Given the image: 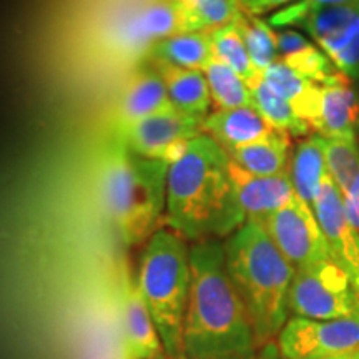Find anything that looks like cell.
Instances as JSON below:
<instances>
[{
	"instance_id": "cell-1",
	"label": "cell",
	"mask_w": 359,
	"mask_h": 359,
	"mask_svg": "<svg viewBox=\"0 0 359 359\" xmlns=\"http://www.w3.org/2000/svg\"><path fill=\"white\" fill-rule=\"evenodd\" d=\"M168 228L188 241L219 240L246 223L230 173V156L212 137L198 135L170 163Z\"/></svg>"
},
{
	"instance_id": "cell-2",
	"label": "cell",
	"mask_w": 359,
	"mask_h": 359,
	"mask_svg": "<svg viewBox=\"0 0 359 359\" xmlns=\"http://www.w3.org/2000/svg\"><path fill=\"white\" fill-rule=\"evenodd\" d=\"M190 266L183 359H219L257 348L250 316L228 275L222 241L193 243Z\"/></svg>"
},
{
	"instance_id": "cell-3",
	"label": "cell",
	"mask_w": 359,
	"mask_h": 359,
	"mask_svg": "<svg viewBox=\"0 0 359 359\" xmlns=\"http://www.w3.org/2000/svg\"><path fill=\"white\" fill-rule=\"evenodd\" d=\"M228 275L248 313L259 344L276 341L290 320V288L296 269L257 222L224 238Z\"/></svg>"
},
{
	"instance_id": "cell-4",
	"label": "cell",
	"mask_w": 359,
	"mask_h": 359,
	"mask_svg": "<svg viewBox=\"0 0 359 359\" xmlns=\"http://www.w3.org/2000/svg\"><path fill=\"white\" fill-rule=\"evenodd\" d=\"M170 163L147 158L114 140L100 163V195L125 245L147 243L167 212Z\"/></svg>"
},
{
	"instance_id": "cell-5",
	"label": "cell",
	"mask_w": 359,
	"mask_h": 359,
	"mask_svg": "<svg viewBox=\"0 0 359 359\" xmlns=\"http://www.w3.org/2000/svg\"><path fill=\"white\" fill-rule=\"evenodd\" d=\"M137 283L170 359H183V325L191 286L187 238L172 228L156 230L143 246Z\"/></svg>"
},
{
	"instance_id": "cell-6",
	"label": "cell",
	"mask_w": 359,
	"mask_h": 359,
	"mask_svg": "<svg viewBox=\"0 0 359 359\" xmlns=\"http://www.w3.org/2000/svg\"><path fill=\"white\" fill-rule=\"evenodd\" d=\"M359 313V294L333 259L296 269L290 288V314L330 321Z\"/></svg>"
},
{
	"instance_id": "cell-7",
	"label": "cell",
	"mask_w": 359,
	"mask_h": 359,
	"mask_svg": "<svg viewBox=\"0 0 359 359\" xmlns=\"http://www.w3.org/2000/svg\"><path fill=\"white\" fill-rule=\"evenodd\" d=\"M276 248L294 269L330 262V246L313 208L294 196L262 223Z\"/></svg>"
},
{
	"instance_id": "cell-8",
	"label": "cell",
	"mask_w": 359,
	"mask_h": 359,
	"mask_svg": "<svg viewBox=\"0 0 359 359\" xmlns=\"http://www.w3.org/2000/svg\"><path fill=\"white\" fill-rule=\"evenodd\" d=\"M291 27L303 29L341 74L359 83V0L308 12Z\"/></svg>"
},
{
	"instance_id": "cell-9",
	"label": "cell",
	"mask_w": 359,
	"mask_h": 359,
	"mask_svg": "<svg viewBox=\"0 0 359 359\" xmlns=\"http://www.w3.org/2000/svg\"><path fill=\"white\" fill-rule=\"evenodd\" d=\"M285 359H326L359 349V313L318 321L291 316L276 338Z\"/></svg>"
},
{
	"instance_id": "cell-10",
	"label": "cell",
	"mask_w": 359,
	"mask_h": 359,
	"mask_svg": "<svg viewBox=\"0 0 359 359\" xmlns=\"http://www.w3.org/2000/svg\"><path fill=\"white\" fill-rule=\"evenodd\" d=\"M203 123L173 109L116 128V140L133 154L172 163L193 138L203 133Z\"/></svg>"
},
{
	"instance_id": "cell-11",
	"label": "cell",
	"mask_w": 359,
	"mask_h": 359,
	"mask_svg": "<svg viewBox=\"0 0 359 359\" xmlns=\"http://www.w3.org/2000/svg\"><path fill=\"white\" fill-rule=\"evenodd\" d=\"M116 313L123 359H170L137 278L127 268L120 271Z\"/></svg>"
},
{
	"instance_id": "cell-12",
	"label": "cell",
	"mask_w": 359,
	"mask_h": 359,
	"mask_svg": "<svg viewBox=\"0 0 359 359\" xmlns=\"http://www.w3.org/2000/svg\"><path fill=\"white\" fill-rule=\"evenodd\" d=\"M313 212L326 236L331 259L343 269L359 294V231L349 223L344 213L343 196L330 173L325 177Z\"/></svg>"
},
{
	"instance_id": "cell-13",
	"label": "cell",
	"mask_w": 359,
	"mask_h": 359,
	"mask_svg": "<svg viewBox=\"0 0 359 359\" xmlns=\"http://www.w3.org/2000/svg\"><path fill=\"white\" fill-rule=\"evenodd\" d=\"M230 173L246 222L262 223L296 196L290 172L258 177L236 167L230 160Z\"/></svg>"
},
{
	"instance_id": "cell-14",
	"label": "cell",
	"mask_w": 359,
	"mask_h": 359,
	"mask_svg": "<svg viewBox=\"0 0 359 359\" xmlns=\"http://www.w3.org/2000/svg\"><path fill=\"white\" fill-rule=\"evenodd\" d=\"M173 109L163 80L154 65L148 62L135 70L128 83L125 85L116 111V128L127 127L147 116Z\"/></svg>"
},
{
	"instance_id": "cell-15",
	"label": "cell",
	"mask_w": 359,
	"mask_h": 359,
	"mask_svg": "<svg viewBox=\"0 0 359 359\" xmlns=\"http://www.w3.org/2000/svg\"><path fill=\"white\" fill-rule=\"evenodd\" d=\"M314 130L326 138H358L359 95L348 77L321 87L320 116Z\"/></svg>"
},
{
	"instance_id": "cell-16",
	"label": "cell",
	"mask_w": 359,
	"mask_h": 359,
	"mask_svg": "<svg viewBox=\"0 0 359 359\" xmlns=\"http://www.w3.org/2000/svg\"><path fill=\"white\" fill-rule=\"evenodd\" d=\"M275 132L253 105L231 110H217L206 116L203 133L212 137L224 151L251 145Z\"/></svg>"
},
{
	"instance_id": "cell-17",
	"label": "cell",
	"mask_w": 359,
	"mask_h": 359,
	"mask_svg": "<svg viewBox=\"0 0 359 359\" xmlns=\"http://www.w3.org/2000/svg\"><path fill=\"white\" fill-rule=\"evenodd\" d=\"M183 32V17L178 0H151L125 27L123 40L128 48L148 52L158 40Z\"/></svg>"
},
{
	"instance_id": "cell-18",
	"label": "cell",
	"mask_w": 359,
	"mask_h": 359,
	"mask_svg": "<svg viewBox=\"0 0 359 359\" xmlns=\"http://www.w3.org/2000/svg\"><path fill=\"white\" fill-rule=\"evenodd\" d=\"M148 62L160 74L175 109L205 122L212 109V95L203 72L182 69L167 62Z\"/></svg>"
},
{
	"instance_id": "cell-19",
	"label": "cell",
	"mask_w": 359,
	"mask_h": 359,
	"mask_svg": "<svg viewBox=\"0 0 359 359\" xmlns=\"http://www.w3.org/2000/svg\"><path fill=\"white\" fill-rule=\"evenodd\" d=\"M263 82L293 107L296 115L314 130L320 116L321 85L304 79L280 58L263 72Z\"/></svg>"
},
{
	"instance_id": "cell-20",
	"label": "cell",
	"mask_w": 359,
	"mask_h": 359,
	"mask_svg": "<svg viewBox=\"0 0 359 359\" xmlns=\"http://www.w3.org/2000/svg\"><path fill=\"white\" fill-rule=\"evenodd\" d=\"M291 135L275 130L263 140L226 151L236 167L258 177H273L290 172Z\"/></svg>"
},
{
	"instance_id": "cell-21",
	"label": "cell",
	"mask_w": 359,
	"mask_h": 359,
	"mask_svg": "<svg viewBox=\"0 0 359 359\" xmlns=\"http://www.w3.org/2000/svg\"><path fill=\"white\" fill-rule=\"evenodd\" d=\"M327 175L325 140L320 133L309 135L294 147L290 161V177L296 196L313 208Z\"/></svg>"
},
{
	"instance_id": "cell-22",
	"label": "cell",
	"mask_w": 359,
	"mask_h": 359,
	"mask_svg": "<svg viewBox=\"0 0 359 359\" xmlns=\"http://www.w3.org/2000/svg\"><path fill=\"white\" fill-rule=\"evenodd\" d=\"M148 60L167 62L175 67L203 72L212 62V37L205 32H182L154 43L147 52Z\"/></svg>"
},
{
	"instance_id": "cell-23",
	"label": "cell",
	"mask_w": 359,
	"mask_h": 359,
	"mask_svg": "<svg viewBox=\"0 0 359 359\" xmlns=\"http://www.w3.org/2000/svg\"><path fill=\"white\" fill-rule=\"evenodd\" d=\"M210 37H212L215 60L222 62V64L230 67L231 70H235L245 80L248 88L255 87L259 80H263L262 74L255 69L253 62H251L246 45L235 22L210 30Z\"/></svg>"
},
{
	"instance_id": "cell-24",
	"label": "cell",
	"mask_w": 359,
	"mask_h": 359,
	"mask_svg": "<svg viewBox=\"0 0 359 359\" xmlns=\"http://www.w3.org/2000/svg\"><path fill=\"white\" fill-rule=\"evenodd\" d=\"M251 105L258 110L266 122L275 130L286 132L291 137H309L311 127L299 118L285 98L273 92L263 80L251 87Z\"/></svg>"
},
{
	"instance_id": "cell-25",
	"label": "cell",
	"mask_w": 359,
	"mask_h": 359,
	"mask_svg": "<svg viewBox=\"0 0 359 359\" xmlns=\"http://www.w3.org/2000/svg\"><path fill=\"white\" fill-rule=\"evenodd\" d=\"M183 32H205L231 24L243 12L240 0H178Z\"/></svg>"
},
{
	"instance_id": "cell-26",
	"label": "cell",
	"mask_w": 359,
	"mask_h": 359,
	"mask_svg": "<svg viewBox=\"0 0 359 359\" xmlns=\"http://www.w3.org/2000/svg\"><path fill=\"white\" fill-rule=\"evenodd\" d=\"M208 82L212 105L217 110H231L251 105V90L230 67L212 58L203 70Z\"/></svg>"
},
{
	"instance_id": "cell-27",
	"label": "cell",
	"mask_w": 359,
	"mask_h": 359,
	"mask_svg": "<svg viewBox=\"0 0 359 359\" xmlns=\"http://www.w3.org/2000/svg\"><path fill=\"white\" fill-rule=\"evenodd\" d=\"M235 24L240 30L255 69L263 75V72L280 58L276 34L258 15H251L245 11L236 17Z\"/></svg>"
},
{
	"instance_id": "cell-28",
	"label": "cell",
	"mask_w": 359,
	"mask_h": 359,
	"mask_svg": "<svg viewBox=\"0 0 359 359\" xmlns=\"http://www.w3.org/2000/svg\"><path fill=\"white\" fill-rule=\"evenodd\" d=\"M323 140H325L327 173L331 175L341 195H344L359 175L358 138L323 137Z\"/></svg>"
},
{
	"instance_id": "cell-29",
	"label": "cell",
	"mask_w": 359,
	"mask_h": 359,
	"mask_svg": "<svg viewBox=\"0 0 359 359\" xmlns=\"http://www.w3.org/2000/svg\"><path fill=\"white\" fill-rule=\"evenodd\" d=\"M281 62H285L290 69L298 72L299 75H303L304 79L311 80V82L318 85H327L338 82L346 75H343L338 70L331 58L326 55L321 48H318L316 45H309V47L303 48L302 52H296L293 55L280 58Z\"/></svg>"
},
{
	"instance_id": "cell-30",
	"label": "cell",
	"mask_w": 359,
	"mask_h": 359,
	"mask_svg": "<svg viewBox=\"0 0 359 359\" xmlns=\"http://www.w3.org/2000/svg\"><path fill=\"white\" fill-rule=\"evenodd\" d=\"M358 2V0H299V2L291 4V6L281 8L280 12H276L275 15H271L269 19V24L275 27H281V29H286V27H291L294 24L296 19L304 15V13L318 11V8L323 7H331V6H343V4H353Z\"/></svg>"
},
{
	"instance_id": "cell-31",
	"label": "cell",
	"mask_w": 359,
	"mask_h": 359,
	"mask_svg": "<svg viewBox=\"0 0 359 359\" xmlns=\"http://www.w3.org/2000/svg\"><path fill=\"white\" fill-rule=\"evenodd\" d=\"M276 43L280 58L293 55L296 52H302L303 48L311 45V42L304 35L296 32L293 29H283L280 32H276Z\"/></svg>"
},
{
	"instance_id": "cell-32",
	"label": "cell",
	"mask_w": 359,
	"mask_h": 359,
	"mask_svg": "<svg viewBox=\"0 0 359 359\" xmlns=\"http://www.w3.org/2000/svg\"><path fill=\"white\" fill-rule=\"evenodd\" d=\"M341 196H343L344 213H346L349 223L359 231V175L353 185L348 188V191Z\"/></svg>"
},
{
	"instance_id": "cell-33",
	"label": "cell",
	"mask_w": 359,
	"mask_h": 359,
	"mask_svg": "<svg viewBox=\"0 0 359 359\" xmlns=\"http://www.w3.org/2000/svg\"><path fill=\"white\" fill-rule=\"evenodd\" d=\"M219 359H285L283 354L280 353V348H278L276 341H271V343L259 344V346L250 349V351L231 354V356L219 358Z\"/></svg>"
},
{
	"instance_id": "cell-34",
	"label": "cell",
	"mask_w": 359,
	"mask_h": 359,
	"mask_svg": "<svg viewBox=\"0 0 359 359\" xmlns=\"http://www.w3.org/2000/svg\"><path fill=\"white\" fill-rule=\"evenodd\" d=\"M290 2H293V0H241V7L251 15H259V13L280 8Z\"/></svg>"
},
{
	"instance_id": "cell-35",
	"label": "cell",
	"mask_w": 359,
	"mask_h": 359,
	"mask_svg": "<svg viewBox=\"0 0 359 359\" xmlns=\"http://www.w3.org/2000/svg\"><path fill=\"white\" fill-rule=\"evenodd\" d=\"M354 353H348V354H339V356H333V358H326V359H353Z\"/></svg>"
},
{
	"instance_id": "cell-36",
	"label": "cell",
	"mask_w": 359,
	"mask_h": 359,
	"mask_svg": "<svg viewBox=\"0 0 359 359\" xmlns=\"http://www.w3.org/2000/svg\"><path fill=\"white\" fill-rule=\"evenodd\" d=\"M353 359H359V349H358V351H354V354H353Z\"/></svg>"
},
{
	"instance_id": "cell-37",
	"label": "cell",
	"mask_w": 359,
	"mask_h": 359,
	"mask_svg": "<svg viewBox=\"0 0 359 359\" xmlns=\"http://www.w3.org/2000/svg\"><path fill=\"white\" fill-rule=\"evenodd\" d=\"M240 2H241V0H240Z\"/></svg>"
}]
</instances>
